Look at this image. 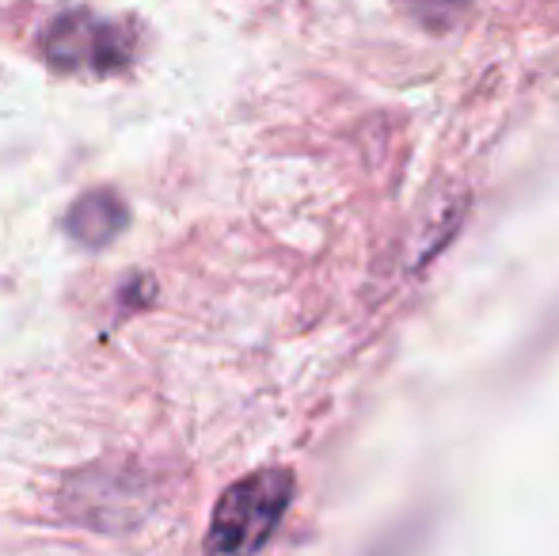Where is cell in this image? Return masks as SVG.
<instances>
[{
    "label": "cell",
    "instance_id": "3",
    "mask_svg": "<svg viewBox=\"0 0 559 556\" xmlns=\"http://www.w3.org/2000/svg\"><path fill=\"white\" fill-rule=\"evenodd\" d=\"M66 225L81 245H88V248L111 245L126 225V206L111 191H92V194H84L73 210H69Z\"/></svg>",
    "mask_w": 559,
    "mask_h": 556
},
{
    "label": "cell",
    "instance_id": "1",
    "mask_svg": "<svg viewBox=\"0 0 559 556\" xmlns=\"http://www.w3.org/2000/svg\"><path fill=\"white\" fill-rule=\"evenodd\" d=\"M294 499V476L286 469H263V473L243 476L240 484L222 496L210 527L206 549L210 553H255L271 542Z\"/></svg>",
    "mask_w": 559,
    "mask_h": 556
},
{
    "label": "cell",
    "instance_id": "2",
    "mask_svg": "<svg viewBox=\"0 0 559 556\" xmlns=\"http://www.w3.org/2000/svg\"><path fill=\"white\" fill-rule=\"evenodd\" d=\"M130 35L126 27L107 20H96L88 12H69L58 15L46 31V58L58 69H96V73H111L130 61Z\"/></svg>",
    "mask_w": 559,
    "mask_h": 556
}]
</instances>
